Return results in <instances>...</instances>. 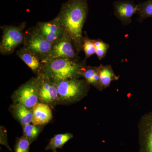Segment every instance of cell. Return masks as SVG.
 I'll return each mask as SVG.
<instances>
[{"instance_id":"4","label":"cell","mask_w":152,"mask_h":152,"mask_svg":"<svg viewBox=\"0 0 152 152\" xmlns=\"http://www.w3.org/2000/svg\"><path fill=\"white\" fill-rule=\"evenodd\" d=\"M39 76L32 78L15 91L12 96L14 104H20L33 110L39 101Z\"/></svg>"},{"instance_id":"15","label":"cell","mask_w":152,"mask_h":152,"mask_svg":"<svg viewBox=\"0 0 152 152\" xmlns=\"http://www.w3.org/2000/svg\"><path fill=\"white\" fill-rule=\"evenodd\" d=\"M12 113L15 118L23 126L32 123L33 110H30L20 104H14L12 106Z\"/></svg>"},{"instance_id":"5","label":"cell","mask_w":152,"mask_h":152,"mask_svg":"<svg viewBox=\"0 0 152 152\" xmlns=\"http://www.w3.org/2000/svg\"><path fill=\"white\" fill-rule=\"evenodd\" d=\"M25 23L18 26H5L3 28V34L0 44V51L4 55L12 53L17 47L24 43Z\"/></svg>"},{"instance_id":"2","label":"cell","mask_w":152,"mask_h":152,"mask_svg":"<svg viewBox=\"0 0 152 152\" xmlns=\"http://www.w3.org/2000/svg\"><path fill=\"white\" fill-rule=\"evenodd\" d=\"M41 73L44 74L53 83L82 77L81 71L86 66V61L68 58H57L42 62Z\"/></svg>"},{"instance_id":"19","label":"cell","mask_w":152,"mask_h":152,"mask_svg":"<svg viewBox=\"0 0 152 152\" xmlns=\"http://www.w3.org/2000/svg\"><path fill=\"white\" fill-rule=\"evenodd\" d=\"M41 126L28 124L23 126V136L30 143L34 141L38 137L41 131Z\"/></svg>"},{"instance_id":"21","label":"cell","mask_w":152,"mask_h":152,"mask_svg":"<svg viewBox=\"0 0 152 152\" xmlns=\"http://www.w3.org/2000/svg\"><path fill=\"white\" fill-rule=\"evenodd\" d=\"M83 50L84 52L86 59L96 54V48L93 40L88 38L86 33L85 34V37H84Z\"/></svg>"},{"instance_id":"20","label":"cell","mask_w":152,"mask_h":152,"mask_svg":"<svg viewBox=\"0 0 152 152\" xmlns=\"http://www.w3.org/2000/svg\"><path fill=\"white\" fill-rule=\"evenodd\" d=\"M93 40L96 48V54L99 60L102 59L107 55L110 45L101 39Z\"/></svg>"},{"instance_id":"7","label":"cell","mask_w":152,"mask_h":152,"mask_svg":"<svg viewBox=\"0 0 152 152\" xmlns=\"http://www.w3.org/2000/svg\"><path fill=\"white\" fill-rule=\"evenodd\" d=\"M77 54L70 38L64 35L59 40L53 44L49 56L42 63L48 60L57 58H68L79 61Z\"/></svg>"},{"instance_id":"6","label":"cell","mask_w":152,"mask_h":152,"mask_svg":"<svg viewBox=\"0 0 152 152\" xmlns=\"http://www.w3.org/2000/svg\"><path fill=\"white\" fill-rule=\"evenodd\" d=\"M23 44L24 47L35 55L41 62L49 56L53 45L38 33L35 28L25 33Z\"/></svg>"},{"instance_id":"8","label":"cell","mask_w":152,"mask_h":152,"mask_svg":"<svg viewBox=\"0 0 152 152\" xmlns=\"http://www.w3.org/2000/svg\"><path fill=\"white\" fill-rule=\"evenodd\" d=\"M39 101L52 107L57 102H59L58 86L56 83L50 80L44 74H39Z\"/></svg>"},{"instance_id":"3","label":"cell","mask_w":152,"mask_h":152,"mask_svg":"<svg viewBox=\"0 0 152 152\" xmlns=\"http://www.w3.org/2000/svg\"><path fill=\"white\" fill-rule=\"evenodd\" d=\"M56 84L59 102L68 103L78 102L83 98L89 85L86 80L79 78L69 79Z\"/></svg>"},{"instance_id":"10","label":"cell","mask_w":152,"mask_h":152,"mask_svg":"<svg viewBox=\"0 0 152 152\" xmlns=\"http://www.w3.org/2000/svg\"><path fill=\"white\" fill-rule=\"evenodd\" d=\"M35 29L47 41L53 44L59 40L65 35L64 30L56 18L50 21L39 22Z\"/></svg>"},{"instance_id":"14","label":"cell","mask_w":152,"mask_h":152,"mask_svg":"<svg viewBox=\"0 0 152 152\" xmlns=\"http://www.w3.org/2000/svg\"><path fill=\"white\" fill-rule=\"evenodd\" d=\"M81 74L89 85H92L99 91L103 89L100 81L99 66H86L82 69Z\"/></svg>"},{"instance_id":"12","label":"cell","mask_w":152,"mask_h":152,"mask_svg":"<svg viewBox=\"0 0 152 152\" xmlns=\"http://www.w3.org/2000/svg\"><path fill=\"white\" fill-rule=\"evenodd\" d=\"M33 112L32 124L36 126L46 124L53 118L51 109L46 104L38 102L33 108Z\"/></svg>"},{"instance_id":"17","label":"cell","mask_w":152,"mask_h":152,"mask_svg":"<svg viewBox=\"0 0 152 152\" xmlns=\"http://www.w3.org/2000/svg\"><path fill=\"white\" fill-rule=\"evenodd\" d=\"M73 137L72 134L69 133L56 135L51 139L45 150H52L54 152H57V149L61 148L68 141Z\"/></svg>"},{"instance_id":"22","label":"cell","mask_w":152,"mask_h":152,"mask_svg":"<svg viewBox=\"0 0 152 152\" xmlns=\"http://www.w3.org/2000/svg\"><path fill=\"white\" fill-rule=\"evenodd\" d=\"M29 141L24 136L17 139L15 147V152H29L30 145Z\"/></svg>"},{"instance_id":"18","label":"cell","mask_w":152,"mask_h":152,"mask_svg":"<svg viewBox=\"0 0 152 152\" xmlns=\"http://www.w3.org/2000/svg\"><path fill=\"white\" fill-rule=\"evenodd\" d=\"M138 20L142 23L144 20L152 18V0H147L138 4Z\"/></svg>"},{"instance_id":"13","label":"cell","mask_w":152,"mask_h":152,"mask_svg":"<svg viewBox=\"0 0 152 152\" xmlns=\"http://www.w3.org/2000/svg\"><path fill=\"white\" fill-rule=\"evenodd\" d=\"M17 55L34 72L40 74L42 64L35 55L24 47L17 52Z\"/></svg>"},{"instance_id":"9","label":"cell","mask_w":152,"mask_h":152,"mask_svg":"<svg viewBox=\"0 0 152 152\" xmlns=\"http://www.w3.org/2000/svg\"><path fill=\"white\" fill-rule=\"evenodd\" d=\"M113 6L114 15L122 24H130L133 16L137 12L138 4L133 0H118L114 2Z\"/></svg>"},{"instance_id":"1","label":"cell","mask_w":152,"mask_h":152,"mask_svg":"<svg viewBox=\"0 0 152 152\" xmlns=\"http://www.w3.org/2000/svg\"><path fill=\"white\" fill-rule=\"evenodd\" d=\"M88 13L87 0H68L63 4L56 19L65 35L70 38L76 51L83 50V28Z\"/></svg>"},{"instance_id":"16","label":"cell","mask_w":152,"mask_h":152,"mask_svg":"<svg viewBox=\"0 0 152 152\" xmlns=\"http://www.w3.org/2000/svg\"><path fill=\"white\" fill-rule=\"evenodd\" d=\"M99 69L100 81L103 89L108 87L112 81L117 80L119 78V76L116 75L112 66L110 65L106 66L100 65Z\"/></svg>"},{"instance_id":"11","label":"cell","mask_w":152,"mask_h":152,"mask_svg":"<svg viewBox=\"0 0 152 152\" xmlns=\"http://www.w3.org/2000/svg\"><path fill=\"white\" fill-rule=\"evenodd\" d=\"M140 126L142 152H152V113L142 118Z\"/></svg>"}]
</instances>
